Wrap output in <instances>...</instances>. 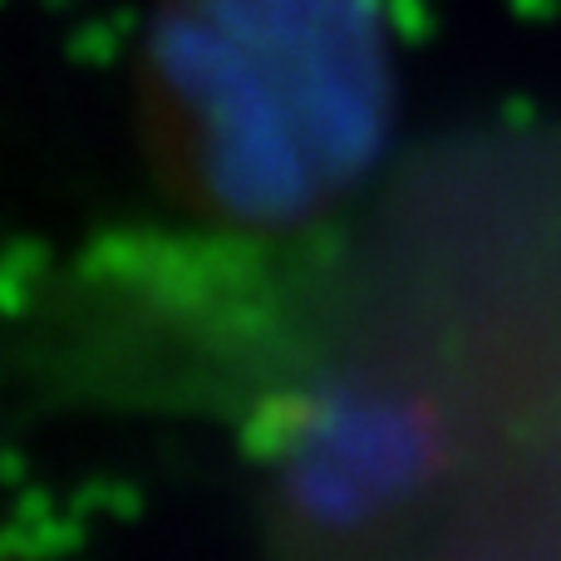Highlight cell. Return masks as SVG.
Instances as JSON below:
<instances>
[{"label":"cell","instance_id":"1","mask_svg":"<svg viewBox=\"0 0 561 561\" xmlns=\"http://www.w3.org/2000/svg\"><path fill=\"white\" fill-rule=\"evenodd\" d=\"M389 124V49L365 0H163L138 49V153L203 232L330 242Z\"/></svg>","mask_w":561,"mask_h":561}]
</instances>
